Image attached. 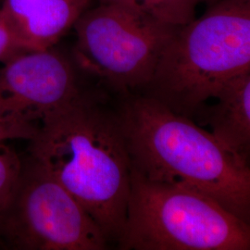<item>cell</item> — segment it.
Instances as JSON below:
<instances>
[{
    "label": "cell",
    "instance_id": "1",
    "mask_svg": "<svg viewBox=\"0 0 250 250\" xmlns=\"http://www.w3.org/2000/svg\"><path fill=\"white\" fill-rule=\"evenodd\" d=\"M29 157L67 189L118 242L125 223L132 165L119 107L84 89L45 117Z\"/></svg>",
    "mask_w": 250,
    "mask_h": 250
},
{
    "label": "cell",
    "instance_id": "2",
    "mask_svg": "<svg viewBox=\"0 0 250 250\" xmlns=\"http://www.w3.org/2000/svg\"><path fill=\"white\" fill-rule=\"evenodd\" d=\"M119 105L132 170L190 188L250 224V162L213 132L145 93Z\"/></svg>",
    "mask_w": 250,
    "mask_h": 250
},
{
    "label": "cell",
    "instance_id": "3",
    "mask_svg": "<svg viewBox=\"0 0 250 250\" xmlns=\"http://www.w3.org/2000/svg\"><path fill=\"white\" fill-rule=\"evenodd\" d=\"M250 74V0H215L175 30L142 92L186 116Z\"/></svg>",
    "mask_w": 250,
    "mask_h": 250
},
{
    "label": "cell",
    "instance_id": "4",
    "mask_svg": "<svg viewBox=\"0 0 250 250\" xmlns=\"http://www.w3.org/2000/svg\"><path fill=\"white\" fill-rule=\"evenodd\" d=\"M122 250H250V224L190 188L132 170Z\"/></svg>",
    "mask_w": 250,
    "mask_h": 250
},
{
    "label": "cell",
    "instance_id": "5",
    "mask_svg": "<svg viewBox=\"0 0 250 250\" xmlns=\"http://www.w3.org/2000/svg\"><path fill=\"white\" fill-rule=\"evenodd\" d=\"M73 30L72 56L81 71L126 96L148 86L176 29L117 5L99 3L83 13Z\"/></svg>",
    "mask_w": 250,
    "mask_h": 250
},
{
    "label": "cell",
    "instance_id": "6",
    "mask_svg": "<svg viewBox=\"0 0 250 250\" xmlns=\"http://www.w3.org/2000/svg\"><path fill=\"white\" fill-rule=\"evenodd\" d=\"M109 242L72 194L30 157L0 212V247L17 250H104Z\"/></svg>",
    "mask_w": 250,
    "mask_h": 250
},
{
    "label": "cell",
    "instance_id": "7",
    "mask_svg": "<svg viewBox=\"0 0 250 250\" xmlns=\"http://www.w3.org/2000/svg\"><path fill=\"white\" fill-rule=\"evenodd\" d=\"M82 76L72 54L56 46L19 55L0 68V118L40 124L85 89Z\"/></svg>",
    "mask_w": 250,
    "mask_h": 250
},
{
    "label": "cell",
    "instance_id": "8",
    "mask_svg": "<svg viewBox=\"0 0 250 250\" xmlns=\"http://www.w3.org/2000/svg\"><path fill=\"white\" fill-rule=\"evenodd\" d=\"M92 0H4L1 10L22 48H51L71 29Z\"/></svg>",
    "mask_w": 250,
    "mask_h": 250
},
{
    "label": "cell",
    "instance_id": "9",
    "mask_svg": "<svg viewBox=\"0 0 250 250\" xmlns=\"http://www.w3.org/2000/svg\"><path fill=\"white\" fill-rule=\"evenodd\" d=\"M215 100L208 112L212 132L250 162V74Z\"/></svg>",
    "mask_w": 250,
    "mask_h": 250
},
{
    "label": "cell",
    "instance_id": "10",
    "mask_svg": "<svg viewBox=\"0 0 250 250\" xmlns=\"http://www.w3.org/2000/svg\"><path fill=\"white\" fill-rule=\"evenodd\" d=\"M215 0H98L130 10L156 23L172 29L188 24L196 18L198 6Z\"/></svg>",
    "mask_w": 250,
    "mask_h": 250
},
{
    "label": "cell",
    "instance_id": "11",
    "mask_svg": "<svg viewBox=\"0 0 250 250\" xmlns=\"http://www.w3.org/2000/svg\"><path fill=\"white\" fill-rule=\"evenodd\" d=\"M23 160L5 143L0 144V212L9 202L18 183Z\"/></svg>",
    "mask_w": 250,
    "mask_h": 250
},
{
    "label": "cell",
    "instance_id": "12",
    "mask_svg": "<svg viewBox=\"0 0 250 250\" xmlns=\"http://www.w3.org/2000/svg\"><path fill=\"white\" fill-rule=\"evenodd\" d=\"M39 125L21 117L0 118V144L14 139L31 141L38 133Z\"/></svg>",
    "mask_w": 250,
    "mask_h": 250
},
{
    "label": "cell",
    "instance_id": "13",
    "mask_svg": "<svg viewBox=\"0 0 250 250\" xmlns=\"http://www.w3.org/2000/svg\"><path fill=\"white\" fill-rule=\"evenodd\" d=\"M24 52L0 8V63L8 62Z\"/></svg>",
    "mask_w": 250,
    "mask_h": 250
}]
</instances>
